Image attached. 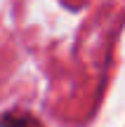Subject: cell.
<instances>
[{"label": "cell", "mask_w": 125, "mask_h": 127, "mask_svg": "<svg viewBox=\"0 0 125 127\" xmlns=\"http://www.w3.org/2000/svg\"><path fill=\"white\" fill-rule=\"evenodd\" d=\"M0 127H45V125L33 113L14 108V111H7V113L0 115Z\"/></svg>", "instance_id": "6da1fadb"}]
</instances>
